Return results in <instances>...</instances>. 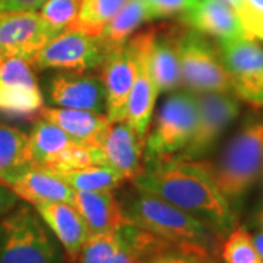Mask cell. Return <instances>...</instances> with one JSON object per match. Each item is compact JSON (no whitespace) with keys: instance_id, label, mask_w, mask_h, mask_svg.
I'll return each instance as SVG.
<instances>
[{"instance_id":"cell-1","label":"cell","mask_w":263,"mask_h":263,"mask_svg":"<svg viewBox=\"0 0 263 263\" xmlns=\"http://www.w3.org/2000/svg\"><path fill=\"white\" fill-rule=\"evenodd\" d=\"M132 184L196 216L222 238L238 226L235 211L218 189L203 160L167 157L145 161L142 174Z\"/></svg>"},{"instance_id":"cell-2","label":"cell","mask_w":263,"mask_h":263,"mask_svg":"<svg viewBox=\"0 0 263 263\" xmlns=\"http://www.w3.org/2000/svg\"><path fill=\"white\" fill-rule=\"evenodd\" d=\"M122 203L127 222L149 231L181 253L216 260L224 238L206 222L136 187Z\"/></svg>"},{"instance_id":"cell-3","label":"cell","mask_w":263,"mask_h":263,"mask_svg":"<svg viewBox=\"0 0 263 263\" xmlns=\"http://www.w3.org/2000/svg\"><path fill=\"white\" fill-rule=\"evenodd\" d=\"M228 203L240 208L263 173V114L249 116L215 161H205Z\"/></svg>"},{"instance_id":"cell-4","label":"cell","mask_w":263,"mask_h":263,"mask_svg":"<svg viewBox=\"0 0 263 263\" xmlns=\"http://www.w3.org/2000/svg\"><path fill=\"white\" fill-rule=\"evenodd\" d=\"M0 263H67L65 250L31 203L0 219Z\"/></svg>"},{"instance_id":"cell-5","label":"cell","mask_w":263,"mask_h":263,"mask_svg":"<svg viewBox=\"0 0 263 263\" xmlns=\"http://www.w3.org/2000/svg\"><path fill=\"white\" fill-rule=\"evenodd\" d=\"M181 86L200 92H233L218 43L183 25L179 38ZM234 94V92H233Z\"/></svg>"},{"instance_id":"cell-6","label":"cell","mask_w":263,"mask_h":263,"mask_svg":"<svg viewBox=\"0 0 263 263\" xmlns=\"http://www.w3.org/2000/svg\"><path fill=\"white\" fill-rule=\"evenodd\" d=\"M196 122L195 92L186 89L167 97L146 133L145 161L176 157L190 141Z\"/></svg>"},{"instance_id":"cell-7","label":"cell","mask_w":263,"mask_h":263,"mask_svg":"<svg viewBox=\"0 0 263 263\" xmlns=\"http://www.w3.org/2000/svg\"><path fill=\"white\" fill-rule=\"evenodd\" d=\"M196 98V126L187 145L176 155L180 160H203L241 111L240 100L233 92H200Z\"/></svg>"},{"instance_id":"cell-8","label":"cell","mask_w":263,"mask_h":263,"mask_svg":"<svg viewBox=\"0 0 263 263\" xmlns=\"http://www.w3.org/2000/svg\"><path fill=\"white\" fill-rule=\"evenodd\" d=\"M216 43L235 97L256 108H263L262 46L247 37Z\"/></svg>"},{"instance_id":"cell-9","label":"cell","mask_w":263,"mask_h":263,"mask_svg":"<svg viewBox=\"0 0 263 263\" xmlns=\"http://www.w3.org/2000/svg\"><path fill=\"white\" fill-rule=\"evenodd\" d=\"M100 38L79 29H69L48 41L31 65L37 70H100L107 57Z\"/></svg>"},{"instance_id":"cell-10","label":"cell","mask_w":263,"mask_h":263,"mask_svg":"<svg viewBox=\"0 0 263 263\" xmlns=\"http://www.w3.org/2000/svg\"><path fill=\"white\" fill-rule=\"evenodd\" d=\"M44 98L34 66L21 57H0V111L10 117L40 116Z\"/></svg>"},{"instance_id":"cell-11","label":"cell","mask_w":263,"mask_h":263,"mask_svg":"<svg viewBox=\"0 0 263 263\" xmlns=\"http://www.w3.org/2000/svg\"><path fill=\"white\" fill-rule=\"evenodd\" d=\"M62 34L37 10L0 12V57H21L29 63L48 41Z\"/></svg>"},{"instance_id":"cell-12","label":"cell","mask_w":263,"mask_h":263,"mask_svg":"<svg viewBox=\"0 0 263 263\" xmlns=\"http://www.w3.org/2000/svg\"><path fill=\"white\" fill-rule=\"evenodd\" d=\"M152 37L154 27H148L129 38L136 51V78L127 100L124 120L143 139H146V133L155 108V101L158 97V91L154 84L149 67V47Z\"/></svg>"},{"instance_id":"cell-13","label":"cell","mask_w":263,"mask_h":263,"mask_svg":"<svg viewBox=\"0 0 263 263\" xmlns=\"http://www.w3.org/2000/svg\"><path fill=\"white\" fill-rule=\"evenodd\" d=\"M47 101L53 107L105 113L107 91L100 75L79 70H59L48 79Z\"/></svg>"},{"instance_id":"cell-14","label":"cell","mask_w":263,"mask_h":263,"mask_svg":"<svg viewBox=\"0 0 263 263\" xmlns=\"http://www.w3.org/2000/svg\"><path fill=\"white\" fill-rule=\"evenodd\" d=\"M100 76L107 91L105 114L108 120H124L127 100L136 78V51L130 40L107 54Z\"/></svg>"},{"instance_id":"cell-15","label":"cell","mask_w":263,"mask_h":263,"mask_svg":"<svg viewBox=\"0 0 263 263\" xmlns=\"http://www.w3.org/2000/svg\"><path fill=\"white\" fill-rule=\"evenodd\" d=\"M0 180L5 181L21 200L31 205L47 202L72 203L75 196V190L59 174L34 162L2 174Z\"/></svg>"},{"instance_id":"cell-16","label":"cell","mask_w":263,"mask_h":263,"mask_svg":"<svg viewBox=\"0 0 263 263\" xmlns=\"http://www.w3.org/2000/svg\"><path fill=\"white\" fill-rule=\"evenodd\" d=\"M183 24H161L154 27L149 47V67L158 94L171 92L181 85L179 38Z\"/></svg>"},{"instance_id":"cell-17","label":"cell","mask_w":263,"mask_h":263,"mask_svg":"<svg viewBox=\"0 0 263 263\" xmlns=\"http://www.w3.org/2000/svg\"><path fill=\"white\" fill-rule=\"evenodd\" d=\"M101 148L107 164L117 170L126 181H133L145 168V139L126 120L111 122Z\"/></svg>"},{"instance_id":"cell-18","label":"cell","mask_w":263,"mask_h":263,"mask_svg":"<svg viewBox=\"0 0 263 263\" xmlns=\"http://www.w3.org/2000/svg\"><path fill=\"white\" fill-rule=\"evenodd\" d=\"M32 206L63 247L67 263L75 262L89 235V230L76 208L67 202H47Z\"/></svg>"},{"instance_id":"cell-19","label":"cell","mask_w":263,"mask_h":263,"mask_svg":"<svg viewBox=\"0 0 263 263\" xmlns=\"http://www.w3.org/2000/svg\"><path fill=\"white\" fill-rule=\"evenodd\" d=\"M179 22L216 41L246 37L237 13L216 0H197L193 8L180 15Z\"/></svg>"},{"instance_id":"cell-20","label":"cell","mask_w":263,"mask_h":263,"mask_svg":"<svg viewBox=\"0 0 263 263\" xmlns=\"http://www.w3.org/2000/svg\"><path fill=\"white\" fill-rule=\"evenodd\" d=\"M72 205L81 214L91 233H110L117 231L127 219L120 199L114 190L104 192H82L75 190Z\"/></svg>"},{"instance_id":"cell-21","label":"cell","mask_w":263,"mask_h":263,"mask_svg":"<svg viewBox=\"0 0 263 263\" xmlns=\"http://www.w3.org/2000/svg\"><path fill=\"white\" fill-rule=\"evenodd\" d=\"M40 117L54 123L76 142L97 146H101L111 123L105 113L53 105H44L40 111Z\"/></svg>"},{"instance_id":"cell-22","label":"cell","mask_w":263,"mask_h":263,"mask_svg":"<svg viewBox=\"0 0 263 263\" xmlns=\"http://www.w3.org/2000/svg\"><path fill=\"white\" fill-rule=\"evenodd\" d=\"M149 21V13L143 0H129L123 9L104 27L98 38L107 53H110L114 48L123 46L141 28L142 24Z\"/></svg>"},{"instance_id":"cell-23","label":"cell","mask_w":263,"mask_h":263,"mask_svg":"<svg viewBox=\"0 0 263 263\" xmlns=\"http://www.w3.org/2000/svg\"><path fill=\"white\" fill-rule=\"evenodd\" d=\"M76 142L63 129L46 119H38L29 133V148L32 162L46 167L62 151Z\"/></svg>"},{"instance_id":"cell-24","label":"cell","mask_w":263,"mask_h":263,"mask_svg":"<svg viewBox=\"0 0 263 263\" xmlns=\"http://www.w3.org/2000/svg\"><path fill=\"white\" fill-rule=\"evenodd\" d=\"M73 190L104 192L116 190L126 183L122 174L110 165H91L59 174Z\"/></svg>"},{"instance_id":"cell-25","label":"cell","mask_w":263,"mask_h":263,"mask_svg":"<svg viewBox=\"0 0 263 263\" xmlns=\"http://www.w3.org/2000/svg\"><path fill=\"white\" fill-rule=\"evenodd\" d=\"M31 162L29 135L8 124H0V176Z\"/></svg>"},{"instance_id":"cell-26","label":"cell","mask_w":263,"mask_h":263,"mask_svg":"<svg viewBox=\"0 0 263 263\" xmlns=\"http://www.w3.org/2000/svg\"><path fill=\"white\" fill-rule=\"evenodd\" d=\"M91 165H108L103 148L82 142H73L62 151L54 160L50 161L44 168L60 174Z\"/></svg>"},{"instance_id":"cell-27","label":"cell","mask_w":263,"mask_h":263,"mask_svg":"<svg viewBox=\"0 0 263 263\" xmlns=\"http://www.w3.org/2000/svg\"><path fill=\"white\" fill-rule=\"evenodd\" d=\"M127 2L129 0H82L75 29L98 37L104 27Z\"/></svg>"},{"instance_id":"cell-28","label":"cell","mask_w":263,"mask_h":263,"mask_svg":"<svg viewBox=\"0 0 263 263\" xmlns=\"http://www.w3.org/2000/svg\"><path fill=\"white\" fill-rule=\"evenodd\" d=\"M219 256L224 263H263L253 243L252 233L243 226H237L222 240Z\"/></svg>"},{"instance_id":"cell-29","label":"cell","mask_w":263,"mask_h":263,"mask_svg":"<svg viewBox=\"0 0 263 263\" xmlns=\"http://www.w3.org/2000/svg\"><path fill=\"white\" fill-rule=\"evenodd\" d=\"M120 247L117 231L91 233L72 263H111Z\"/></svg>"},{"instance_id":"cell-30","label":"cell","mask_w":263,"mask_h":263,"mask_svg":"<svg viewBox=\"0 0 263 263\" xmlns=\"http://www.w3.org/2000/svg\"><path fill=\"white\" fill-rule=\"evenodd\" d=\"M82 0H46L37 10L51 27L65 32L76 28Z\"/></svg>"},{"instance_id":"cell-31","label":"cell","mask_w":263,"mask_h":263,"mask_svg":"<svg viewBox=\"0 0 263 263\" xmlns=\"http://www.w3.org/2000/svg\"><path fill=\"white\" fill-rule=\"evenodd\" d=\"M246 37L263 41V0H241L237 12Z\"/></svg>"},{"instance_id":"cell-32","label":"cell","mask_w":263,"mask_h":263,"mask_svg":"<svg viewBox=\"0 0 263 263\" xmlns=\"http://www.w3.org/2000/svg\"><path fill=\"white\" fill-rule=\"evenodd\" d=\"M197 0H143L151 21L179 18L196 5Z\"/></svg>"},{"instance_id":"cell-33","label":"cell","mask_w":263,"mask_h":263,"mask_svg":"<svg viewBox=\"0 0 263 263\" xmlns=\"http://www.w3.org/2000/svg\"><path fill=\"white\" fill-rule=\"evenodd\" d=\"M149 263H216V260H209L199 256L184 254L180 252H170V253L161 254L158 257L152 259Z\"/></svg>"},{"instance_id":"cell-34","label":"cell","mask_w":263,"mask_h":263,"mask_svg":"<svg viewBox=\"0 0 263 263\" xmlns=\"http://www.w3.org/2000/svg\"><path fill=\"white\" fill-rule=\"evenodd\" d=\"M18 195L12 190V189L0 180V219L9 214L13 208L19 203Z\"/></svg>"},{"instance_id":"cell-35","label":"cell","mask_w":263,"mask_h":263,"mask_svg":"<svg viewBox=\"0 0 263 263\" xmlns=\"http://www.w3.org/2000/svg\"><path fill=\"white\" fill-rule=\"evenodd\" d=\"M46 0H0V12L38 10Z\"/></svg>"},{"instance_id":"cell-36","label":"cell","mask_w":263,"mask_h":263,"mask_svg":"<svg viewBox=\"0 0 263 263\" xmlns=\"http://www.w3.org/2000/svg\"><path fill=\"white\" fill-rule=\"evenodd\" d=\"M253 243L256 246V249H257V252L260 254V257L263 259V226L262 224H256V231H254L253 234Z\"/></svg>"},{"instance_id":"cell-37","label":"cell","mask_w":263,"mask_h":263,"mask_svg":"<svg viewBox=\"0 0 263 263\" xmlns=\"http://www.w3.org/2000/svg\"><path fill=\"white\" fill-rule=\"evenodd\" d=\"M216 2H219V3H222V5L228 6L230 9L234 10L235 13L238 12L240 6H241V0H216Z\"/></svg>"},{"instance_id":"cell-38","label":"cell","mask_w":263,"mask_h":263,"mask_svg":"<svg viewBox=\"0 0 263 263\" xmlns=\"http://www.w3.org/2000/svg\"><path fill=\"white\" fill-rule=\"evenodd\" d=\"M256 224H262L263 226V209L262 211H259L257 215H256Z\"/></svg>"},{"instance_id":"cell-39","label":"cell","mask_w":263,"mask_h":263,"mask_svg":"<svg viewBox=\"0 0 263 263\" xmlns=\"http://www.w3.org/2000/svg\"><path fill=\"white\" fill-rule=\"evenodd\" d=\"M262 186H263V173H262Z\"/></svg>"}]
</instances>
